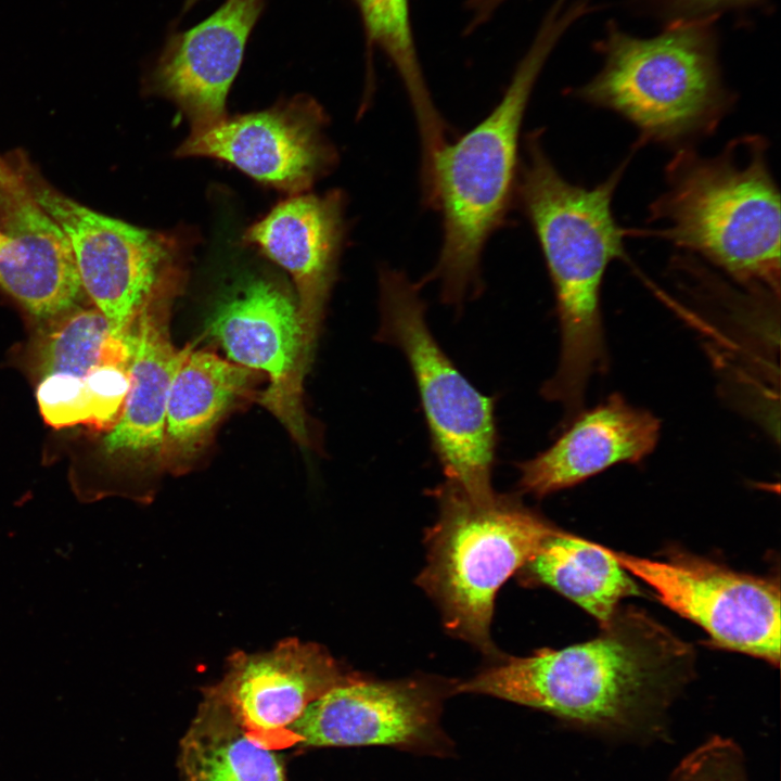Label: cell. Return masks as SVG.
Listing matches in <instances>:
<instances>
[{
    "label": "cell",
    "instance_id": "obj_1",
    "mask_svg": "<svg viewBox=\"0 0 781 781\" xmlns=\"http://www.w3.org/2000/svg\"><path fill=\"white\" fill-rule=\"evenodd\" d=\"M602 629L584 643L498 660L453 693L498 697L616 737L660 733L690 650L637 612L617 613Z\"/></svg>",
    "mask_w": 781,
    "mask_h": 781
},
{
    "label": "cell",
    "instance_id": "obj_2",
    "mask_svg": "<svg viewBox=\"0 0 781 781\" xmlns=\"http://www.w3.org/2000/svg\"><path fill=\"white\" fill-rule=\"evenodd\" d=\"M629 158L592 188L566 180L543 150L538 133L527 137L520 196L553 285L561 332L554 374L542 396L576 415L591 376L606 364L601 289L612 261L626 257L625 239L612 209Z\"/></svg>",
    "mask_w": 781,
    "mask_h": 781
},
{
    "label": "cell",
    "instance_id": "obj_3",
    "mask_svg": "<svg viewBox=\"0 0 781 781\" xmlns=\"http://www.w3.org/2000/svg\"><path fill=\"white\" fill-rule=\"evenodd\" d=\"M768 148L764 137L744 135L714 156L675 151L649 207L648 222L658 227L628 236L668 241L750 292L779 298L781 206Z\"/></svg>",
    "mask_w": 781,
    "mask_h": 781
},
{
    "label": "cell",
    "instance_id": "obj_4",
    "mask_svg": "<svg viewBox=\"0 0 781 781\" xmlns=\"http://www.w3.org/2000/svg\"><path fill=\"white\" fill-rule=\"evenodd\" d=\"M579 5L555 0L518 62L501 101L476 127L434 155L423 185L443 212V244L430 280L445 304L460 307L479 289L485 242L500 223L515 177L518 133L534 86L552 50L577 20Z\"/></svg>",
    "mask_w": 781,
    "mask_h": 781
},
{
    "label": "cell",
    "instance_id": "obj_5",
    "mask_svg": "<svg viewBox=\"0 0 781 781\" xmlns=\"http://www.w3.org/2000/svg\"><path fill=\"white\" fill-rule=\"evenodd\" d=\"M599 49L601 69L572 93L630 123L639 133L636 148H693L734 105L706 20L681 21L650 38L611 25Z\"/></svg>",
    "mask_w": 781,
    "mask_h": 781
},
{
    "label": "cell",
    "instance_id": "obj_6",
    "mask_svg": "<svg viewBox=\"0 0 781 781\" xmlns=\"http://www.w3.org/2000/svg\"><path fill=\"white\" fill-rule=\"evenodd\" d=\"M433 495L439 515L426 532V564L417 584L450 635L497 657L490 637L496 596L558 528L515 496L475 498L448 481Z\"/></svg>",
    "mask_w": 781,
    "mask_h": 781
},
{
    "label": "cell",
    "instance_id": "obj_7",
    "mask_svg": "<svg viewBox=\"0 0 781 781\" xmlns=\"http://www.w3.org/2000/svg\"><path fill=\"white\" fill-rule=\"evenodd\" d=\"M379 290L375 340L397 347L406 357L446 481L472 497L492 495L494 399L477 390L441 349L427 325L415 284L400 271L382 269Z\"/></svg>",
    "mask_w": 781,
    "mask_h": 781
},
{
    "label": "cell",
    "instance_id": "obj_8",
    "mask_svg": "<svg viewBox=\"0 0 781 781\" xmlns=\"http://www.w3.org/2000/svg\"><path fill=\"white\" fill-rule=\"evenodd\" d=\"M12 162L36 201L64 232L82 290L115 336L129 338L138 316L152 299L180 293L184 248L176 235L95 212L50 185L25 157L15 156Z\"/></svg>",
    "mask_w": 781,
    "mask_h": 781
},
{
    "label": "cell",
    "instance_id": "obj_9",
    "mask_svg": "<svg viewBox=\"0 0 781 781\" xmlns=\"http://www.w3.org/2000/svg\"><path fill=\"white\" fill-rule=\"evenodd\" d=\"M619 565L667 607L700 626L712 644L780 663V585L675 551L666 560L611 549Z\"/></svg>",
    "mask_w": 781,
    "mask_h": 781
},
{
    "label": "cell",
    "instance_id": "obj_10",
    "mask_svg": "<svg viewBox=\"0 0 781 781\" xmlns=\"http://www.w3.org/2000/svg\"><path fill=\"white\" fill-rule=\"evenodd\" d=\"M453 682L434 678L338 686L313 701L291 728L293 747L390 746L446 755L452 744L440 726Z\"/></svg>",
    "mask_w": 781,
    "mask_h": 781
},
{
    "label": "cell",
    "instance_id": "obj_11",
    "mask_svg": "<svg viewBox=\"0 0 781 781\" xmlns=\"http://www.w3.org/2000/svg\"><path fill=\"white\" fill-rule=\"evenodd\" d=\"M206 331L230 361L268 375L269 384L258 402L296 443L307 446L303 393L312 350L292 297L272 281L248 280L217 305Z\"/></svg>",
    "mask_w": 781,
    "mask_h": 781
},
{
    "label": "cell",
    "instance_id": "obj_12",
    "mask_svg": "<svg viewBox=\"0 0 781 781\" xmlns=\"http://www.w3.org/2000/svg\"><path fill=\"white\" fill-rule=\"evenodd\" d=\"M360 678L321 645L293 638L269 652L233 654L225 677L203 694L220 703L256 743L279 752L293 747L291 728L313 701Z\"/></svg>",
    "mask_w": 781,
    "mask_h": 781
},
{
    "label": "cell",
    "instance_id": "obj_13",
    "mask_svg": "<svg viewBox=\"0 0 781 781\" xmlns=\"http://www.w3.org/2000/svg\"><path fill=\"white\" fill-rule=\"evenodd\" d=\"M324 123L313 99L296 95L266 111L226 116L191 131L176 154L218 158L259 182L300 194L334 164Z\"/></svg>",
    "mask_w": 781,
    "mask_h": 781
},
{
    "label": "cell",
    "instance_id": "obj_14",
    "mask_svg": "<svg viewBox=\"0 0 781 781\" xmlns=\"http://www.w3.org/2000/svg\"><path fill=\"white\" fill-rule=\"evenodd\" d=\"M265 0H226L197 25L171 34L148 78L151 92L176 103L192 130L226 117V100Z\"/></svg>",
    "mask_w": 781,
    "mask_h": 781
},
{
    "label": "cell",
    "instance_id": "obj_15",
    "mask_svg": "<svg viewBox=\"0 0 781 781\" xmlns=\"http://www.w3.org/2000/svg\"><path fill=\"white\" fill-rule=\"evenodd\" d=\"M0 286L31 315L56 317L82 286L67 239L13 162L0 156Z\"/></svg>",
    "mask_w": 781,
    "mask_h": 781
},
{
    "label": "cell",
    "instance_id": "obj_16",
    "mask_svg": "<svg viewBox=\"0 0 781 781\" xmlns=\"http://www.w3.org/2000/svg\"><path fill=\"white\" fill-rule=\"evenodd\" d=\"M342 235L343 197L332 191L323 196L295 194L280 202L243 236L292 276L304 337L311 350L334 280Z\"/></svg>",
    "mask_w": 781,
    "mask_h": 781
},
{
    "label": "cell",
    "instance_id": "obj_17",
    "mask_svg": "<svg viewBox=\"0 0 781 781\" xmlns=\"http://www.w3.org/2000/svg\"><path fill=\"white\" fill-rule=\"evenodd\" d=\"M546 450L517 464L518 488L542 498L618 463H637L655 448L661 424L650 411L613 394L580 411Z\"/></svg>",
    "mask_w": 781,
    "mask_h": 781
},
{
    "label": "cell",
    "instance_id": "obj_18",
    "mask_svg": "<svg viewBox=\"0 0 781 781\" xmlns=\"http://www.w3.org/2000/svg\"><path fill=\"white\" fill-rule=\"evenodd\" d=\"M178 294L152 299L131 329L129 387L119 419L104 439L108 453L161 461L169 388L189 349H177L169 333L170 309Z\"/></svg>",
    "mask_w": 781,
    "mask_h": 781
},
{
    "label": "cell",
    "instance_id": "obj_19",
    "mask_svg": "<svg viewBox=\"0 0 781 781\" xmlns=\"http://www.w3.org/2000/svg\"><path fill=\"white\" fill-rule=\"evenodd\" d=\"M253 370L189 349L172 379L165 412L161 462L182 472L207 445L216 425L244 395Z\"/></svg>",
    "mask_w": 781,
    "mask_h": 781
},
{
    "label": "cell",
    "instance_id": "obj_20",
    "mask_svg": "<svg viewBox=\"0 0 781 781\" xmlns=\"http://www.w3.org/2000/svg\"><path fill=\"white\" fill-rule=\"evenodd\" d=\"M522 581L547 586L575 602L605 627L619 602L640 590L611 549L560 529L518 571Z\"/></svg>",
    "mask_w": 781,
    "mask_h": 781
},
{
    "label": "cell",
    "instance_id": "obj_21",
    "mask_svg": "<svg viewBox=\"0 0 781 781\" xmlns=\"http://www.w3.org/2000/svg\"><path fill=\"white\" fill-rule=\"evenodd\" d=\"M183 781H289L278 751L256 743L216 700H203L180 739Z\"/></svg>",
    "mask_w": 781,
    "mask_h": 781
},
{
    "label": "cell",
    "instance_id": "obj_22",
    "mask_svg": "<svg viewBox=\"0 0 781 781\" xmlns=\"http://www.w3.org/2000/svg\"><path fill=\"white\" fill-rule=\"evenodd\" d=\"M357 8L368 50L382 52L396 69L412 104L422 141L431 153L445 143V124L428 91L418 56L410 0H351Z\"/></svg>",
    "mask_w": 781,
    "mask_h": 781
},
{
    "label": "cell",
    "instance_id": "obj_23",
    "mask_svg": "<svg viewBox=\"0 0 781 781\" xmlns=\"http://www.w3.org/2000/svg\"><path fill=\"white\" fill-rule=\"evenodd\" d=\"M40 340L38 369L52 374L84 376L102 366L129 367V338L113 334L98 308H75L59 316Z\"/></svg>",
    "mask_w": 781,
    "mask_h": 781
},
{
    "label": "cell",
    "instance_id": "obj_24",
    "mask_svg": "<svg viewBox=\"0 0 781 781\" xmlns=\"http://www.w3.org/2000/svg\"><path fill=\"white\" fill-rule=\"evenodd\" d=\"M128 368L102 366L84 376L52 374L42 377L37 400L44 421L54 427L84 424L102 431L112 430L128 393Z\"/></svg>",
    "mask_w": 781,
    "mask_h": 781
},
{
    "label": "cell",
    "instance_id": "obj_25",
    "mask_svg": "<svg viewBox=\"0 0 781 781\" xmlns=\"http://www.w3.org/2000/svg\"><path fill=\"white\" fill-rule=\"evenodd\" d=\"M666 781H751L741 747L713 737L689 753Z\"/></svg>",
    "mask_w": 781,
    "mask_h": 781
},
{
    "label": "cell",
    "instance_id": "obj_26",
    "mask_svg": "<svg viewBox=\"0 0 781 781\" xmlns=\"http://www.w3.org/2000/svg\"><path fill=\"white\" fill-rule=\"evenodd\" d=\"M677 5L693 11H706L726 7L747 4L756 0H670Z\"/></svg>",
    "mask_w": 781,
    "mask_h": 781
},
{
    "label": "cell",
    "instance_id": "obj_27",
    "mask_svg": "<svg viewBox=\"0 0 781 781\" xmlns=\"http://www.w3.org/2000/svg\"><path fill=\"white\" fill-rule=\"evenodd\" d=\"M197 0H185V4L183 7L184 10H188L190 7H192Z\"/></svg>",
    "mask_w": 781,
    "mask_h": 781
},
{
    "label": "cell",
    "instance_id": "obj_28",
    "mask_svg": "<svg viewBox=\"0 0 781 781\" xmlns=\"http://www.w3.org/2000/svg\"><path fill=\"white\" fill-rule=\"evenodd\" d=\"M495 5H501L507 0H489Z\"/></svg>",
    "mask_w": 781,
    "mask_h": 781
},
{
    "label": "cell",
    "instance_id": "obj_29",
    "mask_svg": "<svg viewBox=\"0 0 781 781\" xmlns=\"http://www.w3.org/2000/svg\"><path fill=\"white\" fill-rule=\"evenodd\" d=\"M2 244H3V235H2V233L0 232V247L2 246Z\"/></svg>",
    "mask_w": 781,
    "mask_h": 781
}]
</instances>
